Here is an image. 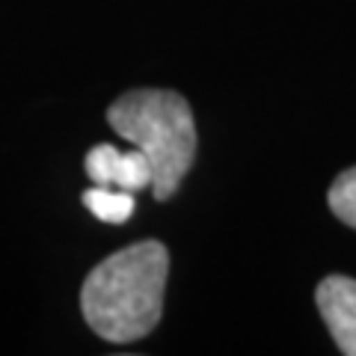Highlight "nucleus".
I'll use <instances>...</instances> for the list:
<instances>
[{"instance_id": "20e7f679", "label": "nucleus", "mask_w": 356, "mask_h": 356, "mask_svg": "<svg viewBox=\"0 0 356 356\" xmlns=\"http://www.w3.org/2000/svg\"><path fill=\"white\" fill-rule=\"evenodd\" d=\"M315 300L339 350L356 356V280H350V276H327L318 285Z\"/></svg>"}, {"instance_id": "f03ea898", "label": "nucleus", "mask_w": 356, "mask_h": 356, "mask_svg": "<svg viewBox=\"0 0 356 356\" xmlns=\"http://www.w3.org/2000/svg\"><path fill=\"white\" fill-rule=\"evenodd\" d=\"M107 122L149 158L154 199H170L196 154L191 104L172 89H134L110 104Z\"/></svg>"}, {"instance_id": "7ed1b4c3", "label": "nucleus", "mask_w": 356, "mask_h": 356, "mask_svg": "<svg viewBox=\"0 0 356 356\" xmlns=\"http://www.w3.org/2000/svg\"><path fill=\"white\" fill-rule=\"evenodd\" d=\"M86 172L95 184L116 187V191L137 193L143 187H152V163L140 149L119 152L110 143L86 152Z\"/></svg>"}, {"instance_id": "39448f33", "label": "nucleus", "mask_w": 356, "mask_h": 356, "mask_svg": "<svg viewBox=\"0 0 356 356\" xmlns=\"http://www.w3.org/2000/svg\"><path fill=\"white\" fill-rule=\"evenodd\" d=\"M83 205L104 222H125L134 214V205L137 202H134V196L128 191H116V187L95 184L92 191L83 193Z\"/></svg>"}, {"instance_id": "f257e3e1", "label": "nucleus", "mask_w": 356, "mask_h": 356, "mask_svg": "<svg viewBox=\"0 0 356 356\" xmlns=\"http://www.w3.org/2000/svg\"><path fill=\"white\" fill-rule=\"evenodd\" d=\"M170 252L161 241H140L113 252L86 276L81 309L98 336L128 344L158 327Z\"/></svg>"}, {"instance_id": "423d86ee", "label": "nucleus", "mask_w": 356, "mask_h": 356, "mask_svg": "<svg viewBox=\"0 0 356 356\" xmlns=\"http://www.w3.org/2000/svg\"><path fill=\"white\" fill-rule=\"evenodd\" d=\"M330 211L341 222H348L350 229H356V166L344 170L330 187Z\"/></svg>"}]
</instances>
